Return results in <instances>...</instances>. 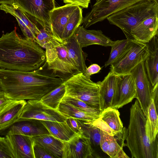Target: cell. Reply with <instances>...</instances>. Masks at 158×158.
<instances>
[{
    "label": "cell",
    "mask_w": 158,
    "mask_h": 158,
    "mask_svg": "<svg viewBox=\"0 0 158 158\" xmlns=\"http://www.w3.org/2000/svg\"><path fill=\"white\" fill-rule=\"evenodd\" d=\"M45 63L38 69L30 71L0 68L2 91L15 100H40L64 82L47 68L44 69Z\"/></svg>",
    "instance_id": "obj_1"
},
{
    "label": "cell",
    "mask_w": 158,
    "mask_h": 158,
    "mask_svg": "<svg viewBox=\"0 0 158 158\" xmlns=\"http://www.w3.org/2000/svg\"><path fill=\"white\" fill-rule=\"evenodd\" d=\"M46 61L45 51L32 40L19 35L15 29L0 37V68L30 71Z\"/></svg>",
    "instance_id": "obj_2"
},
{
    "label": "cell",
    "mask_w": 158,
    "mask_h": 158,
    "mask_svg": "<svg viewBox=\"0 0 158 158\" xmlns=\"http://www.w3.org/2000/svg\"><path fill=\"white\" fill-rule=\"evenodd\" d=\"M146 118L135 100L130 109L125 144L132 158H158V141L151 143L145 130Z\"/></svg>",
    "instance_id": "obj_3"
},
{
    "label": "cell",
    "mask_w": 158,
    "mask_h": 158,
    "mask_svg": "<svg viewBox=\"0 0 158 158\" xmlns=\"http://www.w3.org/2000/svg\"><path fill=\"white\" fill-rule=\"evenodd\" d=\"M156 14H158V2L143 0L114 13L106 19L110 24L119 28L127 39L133 40L131 31Z\"/></svg>",
    "instance_id": "obj_4"
},
{
    "label": "cell",
    "mask_w": 158,
    "mask_h": 158,
    "mask_svg": "<svg viewBox=\"0 0 158 158\" xmlns=\"http://www.w3.org/2000/svg\"><path fill=\"white\" fill-rule=\"evenodd\" d=\"M63 84L65 87L64 96L78 99L99 109V86L98 82H93L90 77L79 73L64 81Z\"/></svg>",
    "instance_id": "obj_5"
},
{
    "label": "cell",
    "mask_w": 158,
    "mask_h": 158,
    "mask_svg": "<svg viewBox=\"0 0 158 158\" xmlns=\"http://www.w3.org/2000/svg\"><path fill=\"white\" fill-rule=\"evenodd\" d=\"M45 48L48 69L64 81L79 73L69 59L64 44L48 45Z\"/></svg>",
    "instance_id": "obj_6"
},
{
    "label": "cell",
    "mask_w": 158,
    "mask_h": 158,
    "mask_svg": "<svg viewBox=\"0 0 158 158\" xmlns=\"http://www.w3.org/2000/svg\"><path fill=\"white\" fill-rule=\"evenodd\" d=\"M143 0H96L91 10L83 17L81 23L86 28L102 22L110 15Z\"/></svg>",
    "instance_id": "obj_7"
},
{
    "label": "cell",
    "mask_w": 158,
    "mask_h": 158,
    "mask_svg": "<svg viewBox=\"0 0 158 158\" xmlns=\"http://www.w3.org/2000/svg\"><path fill=\"white\" fill-rule=\"evenodd\" d=\"M14 3L52 34L49 13L56 7L55 0H14Z\"/></svg>",
    "instance_id": "obj_8"
},
{
    "label": "cell",
    "mask_w": 158,
    "mask_h": 158,
    "mask_svg": "<svg viewBox=\"0 0 158 158\" xmlns=\"http://www.w3.org/2000/svg\"><path fill=\"white\" fill-rule=\"evenodd\" d=\"M148 54L147 44L135 40L126 53L118 61L110 65V70L119 76L130 73L138 64L145 60Z\"/></svg>",
    "instance_id": "obj_9"
},
{
    "label": "cell",
    "mask_w": 158,
    "mask_h": 158,
    "mask_svg": "<svg viewBox=\"0 0 158 158\" xmlns=\"http://www.w3.org/2000/svg\"><path fill=\"white\" fill-rule=\"evenodd\" d=\"M144 62L140 63L131 72L135 80L136 99L146 118L148 107L153 97L152 87L148 77Z\"/></svg>",
    "instance_id": "obj_10"
},
{
    "label": "cell",
    "mask_w": 158,
    "mask_h": 158,
    "mask_svg": "<svg viewBox=\"0 0 158 158\" xmlns=\"http://www.w3.org/2000/svg\"><path fill=\"white\" fill-rule=\"evenodd\" d=\"M19 118H33L41 120L63 122L67 118L58 111L42 103L40 100H28Z\"/></svg>",
    "instance_id": "obj_11"
},
{
    "label": "cell",
    "mask_w": 158,
    "mask_h": 158,
    "mask_svg": "<svg viewBox=\"0 0 158 158\" xmlns=\"http://www.w3.org/2000/svg\"><path fill=\"white\" fill-rule=\"evenodd\" d=\"M78 6L68 3L55 7L50 12L52 35L61 43L64 44L62 36L64 29Z\"/></svg>",
    "instance_id": "obj_12"
},
{
    "label": "cell",
    "mask_w": 158,
    "mask_h": 158,
    "mask_svg": "<svg viewBox=\"0 0 158 158\" xmlns=\"http://www.w3.org/2000/svg\"><path fill=\"white\" fill-rule=\"evenodd\" d=\"M136 98V91L134 77L130 73L118 76L115 92L113 97L111 107L117 109L131 102Z\"/></svg>",
    "instance_id": "obj_13"
},
{
    "label": "cell",
    "mask_w": 158,
    "mask_h": 158,
    "mask_svg": "<svg viewBox=\"0 0 158 158\" xmlns=\"http://www.w3.org/2000/svg\"><path fill=\"white\" fill-rule=\"evenodd\" d=\"M94 124L112 136L123 132L126 128L123 126L119 111L111 107L102 112L99 117L94 121Z\"/></svg>",
    "instance_id": "obj_14"
},
{
    "label": "cell",
    "mask_w": 158,
    "mask_h": 158,
    "mask_svg": "<svg viewBox=\"0 0 158 158\" xmlns=\"http://www.w3.org/2000/svg\"><path fill=\"white\" fill-rule=\"evenodd\" d=\"M6 129V135L20 134L32 137L50 135L41 120L33 118H19Z\"/></svg>",
    "instance_id": "obj_15"
},
{
    "label": "cell",
    "mask_w": 158,
    "mask_h": 158,
    "mask_svg": "<svg viewBox=\"0 0 158 158\" xmlns=\"http://www.w3.org/2000/svg\"><path fill=\"white\" fill-rule=\"evenodd\" d=\"M5 137L10 145L14 158H35L32 137L16 134H6Z\"/></svg>",
    "instance_id": "obj_16"
},
{
    "label": "cell",
    "mask_w": 158,
    "mask_h": 158,
    "mask_svg": "<svg viewBox=\"0 0 158 158\" xmlns=\"http://www.w3.org/2000/svg\"><path fill=\"white\" fill-rule=\"evenodd\" d=\"M64 143L62 158H93L88 139L82 135Z\"/></svg>",
    "instance_id": "obj_17"
},
{
    "label": "cell",
    "mask_w": 158,
    "mask_h": 158,
    "mask_svg": "<svg viewBox=\"0 0 158 158\" xmlns=\"http://www.w3.org/2000/svg\"><path fill=\"white\" fill-rule=\"evenodd\" d=\"M74 34L82 48L93 44L111 47L114 43L101 30H87L82 25L79 26Z\"/></svg>",
    "instance_id": "obj_18"
},
{
    "label": "cell",
    "mask_w": 158,
    "mask_h": 158,
    "mask_svg": "<svg viewBox=\"0 0 158 158\" xmlns=\"http://www.w3.org/2000/svg\"><path fill=\"white\" fill-rule=\"evenodd\" d=\"M156 35L148 42L149 54L144 62V66L153 91L158 89V37Z\"/></svg>",
    "instance_id": "obj_19"
},
{
    "label": "cell",
    "mask_w": 158,
    "mask_h": 158,
    "mask_svg": "<svg viewBox=\"0 0 158 158\" xmlns=\"http://www.w3.org/2000/svg\"><path fill=\"white\" fill-rule=\"evenodd\" d=\"M77 120L81 132L80 135L87 138L93 158H103V153H104L100 146L101 129L89 122L78 119Z\"/></svg>",
    "instance_id": "obj_20"
},
{
    "label": "cell",
    "mask_w": 158,
    "mask_h": 158,
    "mask_svg": "<svg viewBox=\"0 0 158 158\" xmlns=\"http://www.w3.org/2000/svg\"><path fill=\"white\" fill-rule=\"evenodd\" d=\"M118 77V76L110 70L102 81L98 82L99 86V109L101 112L107 108L111 106Z\"/></svg>",
    "instance_id": "obj_21"
},
{
    "label": "cell",
    "mask_w": 158,
    "mask_h": 158,
    "mask_svg": "<svg viewBox=\"0 0 158 158\" xmlns=\"http://www.w3.org/2000/svg\"><path fill=\"white\" fill-rule=\"evenodd\" d=\"M158 14L148 18L141 25L131 32L133 40L143 43L148 42L158 34Z\"/></svg>",
    "instance_id": "obj_22"
},
{
    "label": "cell",
    "mask_w": 158,
    "mask_h": 158,
    "mask_svg": "<svg viewBox=\"0 0 158 158\" xmlns=\"http://www.w3.org/2000/svg\"><path fill=\"white\" fill-rule=\"evenodd\" d=\"M26 100H14L0 112V131H4L19 118Z\"/></svg>",
    "instance_id": "obj_23"
},
{
    "label": "cell",
    "mask_w": 158,
    "mask_h": 158,
    "mask_svg": "<svg viewBox=\"0 0 158 158\" xmlns=\"http://www.w3.org/2000/svg\"><path fill=\"white\" fill-rule=\"evenodd\" d=\"M69 57L74 66L79 73H84L87 67L85 64L86 56L82 50L74 34L64 44Z\"/></svg>",
    "instance_id": "obj_24"
},
{
    "label": "cell",
    "mask_w": 158,
    "mask_h": 158,
    "mask_svg": "<svg viewBox=\"0 0 158 158\" xmlns=\"http://www.w3.org/2000/svg\"><path fill=\"white\" fill-rule=\"evenodd\" d=\"M50 135L64 142H67L78 135L73 130L65 121L59 122L41 120Z\"/></svg>",
    "instance_id": "obj_25"
},
{
    "label": "cell",
    "mask_w": 158,
    "mask_h": 158,
    "mask_svg": "<svg viewBox=\"0 0 158 158\" xmlns=\"http://www.w3.org/2000/svg\"><path fill=\"white\" fill-rule=\"evenodd\" d=\"M33 137L34 143L42 147L55 158H62L64 142L52 135H44Z\"/></svg>",
    "instance_id": "obj_26"
},
{
    "label": "cell",
    "mask_w": 158,
    "mask_h": 158,
    "mask_svg": "<svg viewBox=\"0 0 158 158\" xmlns=\"http://www.w3.org/2000/svg\"><path fill=\"white\" fill-rule=\"evenodd\" d=\"M127 134L126 128L123 132L114 136L109 135V144L107 155L111 158H129L123 151V148L125 146L124 143Z\"/></svg>",
    "instance_id": "obj_27"
},
{
    "label": "cell",
    "mask_w": 158,
    "mask_h": 158,
    "mask_svg": "<svg viewBox=\"0 0 158 158\" xmlns=\"http://www.w3.org/2000/svg\"><path fill=\"white\" fill-rule=\"evenodd\" d=\"M158 108L152 98L148 107L145 125L146 133L151 143L158 140Z\"/></svg>",
    "instance_id": "obj_28"
},
{
    "label": "cell",
    "mask_w": 158,
    "mask_h": 158,
    "mask_svg": "<svg viewBox=\"0 0 158 158\" xmlns=\"http://www.w3.org/2000/svg\"><path fill=\"white\" fill-rule=\"evenodd\" d=\"M135 40L126 39L114 41L108 60L105 63V67L118 61L128 51Z\"/></svg>",
    "instance_id": "obj_29"
},
{
    "label": "cell",
    "mask_w": 158,
    "mask_h": 158,
    "mask_svg": "<svg viewBox=\"0 0 158 158\" xmlns=\"http://www.w3.org/2000/svg\"><path fill=\"white\" fill-rule=\"evenodd\" d=\"M57 111L67 118L72 117L86 122L92 121L99 117L82 111L63 100L60 103Z\"/></svg>",
    "instance_id": "obj_30"
},
{
    "label": "cell",
    "mask_w": 158,
    "mask_h": 158,
    "mask_svg": "<svg viewBox=\"0 0 158 158\" xmlns=\"http://www.w3.org/2000/svg\"><path fill=\"white\" fill-rule=\"evenodd\" d=\"M65 92V87L63 83L43 96L40 101L45 105L57 110Z\"/></svg>",
    "instance_id": "obj_31"
},
{
    "label": "cell",
    "mask_w": 158,
    "mask_h": 158,
    "mask_svg": "<svg viewBox=\"0 0 158 158\" xmlns=\"http://www.w3.org/2000/svg\"><path fill=\"white\" fill-rule=\"evenodd\" d=\"M83 18L82 9L78 6L63 32L62 40L64 44L74 34L77 27L81 25Z\"/></svg>",
    "instance_id": "obj_32"
},
{
    "label": "cell",
    "mask_w": 158,
    "mask_h": 158,
    "mask_svg": "<svg viewBox=\"0 0 158 158\" xmlns=\"http://www.w3.org/2000/svg\"><path fill=\"white\" fill-rule=\"evenodd\" d=\"M62 100L71 104L81 110L85 112L99 117L101 114V112L99 109L92 106L78 99L64 96Z\"/></svg>",
    "instance_id": "obj_33"
},
{
    "label": "cell",
    "mask_w": 158,
    "mask_h": 158,
    "mask_svg": "<svg viewBox=\"0 0 158 158\" xmlns=\"http://www.w3.org/2000/svg\"><path fill=\"white\" fill-rule=\"evenodd\" d=\"M40 32L36 35L38 45L41 47L45 48L50 45H56L60 43L49 32L44 29L39 24Z\"/></svg>",
    "instance_id": "obj_34"
},
{
    "label": "cell",
    "mask_w": 158,
    "mask_h": 158,
    "mask_svg": "<svg viewBox=\"0 0 158 158\" xmlns=\"http://www.w3.org/2000/svg\"><path fill=\"white\" fill-rule=\"evenodd\" d=\"M0 158H14L11 148L5 137H0Z\"/></svg>",
    "instance_id": "obj_35"
},
{
    "label": "cell",
    "mask_w": 158,
    "mask_h": 158,
    "mask_svg": "<svg viewBox=\"0 0 158 158\" xmlns=\"http://www.w3.org/2000/svg\"><path fill=\"white\" fill-rule=\"evenodd\" d=\"M33 149L35 158H55L43 147L35 143Z\"/></svg>",
    "instance_id": "obj_36"
},
{
    "label": "cell",
    "mask_w": 158,
    "mask_h": 158,
    "mask_svg": "<svg viewBox=\"0 0 158 158\" xmlns=\"http://www.w3.org/2000/svg\"><path fill=\"white\" fill-rule=\"evenodd\" d=\"M101 130L100 148L102 151L107 155L109 144V135L106 132Z\"/></svg>",
    "instance_id": "obj_37"
},
{
    "label": "cell",
    "mask_w": 158,
    "mask_h": 158,
    "mask_svg": "<svg viewBox=\"0 0 158 158\" xmlns=\"http://www.w3.org/2000/svg\"><path fill=\"white\" fill-rule=\"evenodd\" d=\"M14 100L7 96L3 91H0V112Z\"/></svg>",
    "instance_id": "obj_38"
},
{
    "label": "cell",
    "mask_w": 158,
    "mask_h": 158,
    "mask_svg": "<svg viewBox=\"0 0 158 158\" xmlns=\"http://www.w3.org/2000/svg\"><path fill=\"white\" fill-rule=\"evenodd\" d=\"M65 121L70 128L76 133L78 135H80L81 132L77 119L70 117L67 118Z\"/></svg>",
    "instance_id": "obj_39"
},
{
    "label": "cell",
    "mask_w": 158,
    "mask_h": 158,
    "mask_svg": "<svg viewBox=\"0 0 158 158\" xmlns=\"http://www.w3.org/2000/svg\"><path fill=\"white\" fill-rule=\"evenodd\" d=\"M101 69V68L98 64H93L86 68L84 74L87 77H90L91 75L98 73Z\"/></svg>",
    "instance_id": "obj_40"
},
{
    "label": "cell",
    "mask_w": 158,
    "mask_h": 158,
    "mask_svg": "<svg viewBox=\"0 0 158 158\" xmlns=\"http://www.w3.org/2000/svg\"><path fill=\"white\" fill-rule=\"evenodd\" d=\"M65 3L75 4L84 8H87L90 0H63Z\"/></svg>",
    "instance_id": "obj_41"
},
{
    "label": "cell",
    "mask_w": 158,
    "mask_h": 158,
    "mask_svg": "<svg viewBox=\"0 0 158 158\" xmlns=\"http://www.w3.org/2000/svg\"><path fill=\"white\" fill-rule=\"evenodd\" d=\"M14 2V0H0V4L12 5Z\"/></svg>",
    "instance_id": "obj_42"
},
{
    "label": "cell",
    "mask_w": 158,
    "mask_h": 158,
    "mask_svg": "<svg viewBox=\"0 0 158 158\" xmlns=\"http://www.w3.org/2000/svg\"><path fill=\"white\" fill-rule=\"evenodd\" d=\"M2 91V88L1 83V81L0 80V91Z\"/></svg>",
    "instance_id": "obj_43"
}]
</instances>
